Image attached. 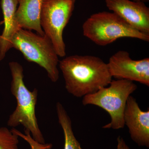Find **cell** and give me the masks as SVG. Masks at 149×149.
Wrapping results in <instances>:
<instances>
[{
  "label": "cell",
  "mask_w": 149,
  "mask_h": 149,
  "mask_svg": "<svg viewBox=\"0 0 149 149\" xmlns=\"http://www.w3.org/2000/svg\"><path fill=\"white\" fill-rule=\"evenodd\" d=\"M83 30L85 37L100 46H106L125 37L149 41V35L134 29L113 12L93 14L83 23Z\"/></svg>",
  "instance_id": "5b68a950"
},
{
  "label": "cell",
  "mask_w": 149,
  "mask_h": 149,
  "mask_svg": "<svg viewBox=\"0 0 149 149\" xmlns=\"http://www.w3.org/2000/svg\"><path fill=\"white\" fill-rule=\"evenodd\" d=\"M19 137L6 127H1L0 149H19Z\"/></svg>",
  "instance_id": "4fadbf2b"
},
{
  "label": "cell",
  "mask_w": 149,
  "mask_h": 149,
  "mask_svg": "<svg viewBox=\"0 0 149 149\" xmlns=\"http://www.w3.org/2000/svg\"><path fill=\"white\" fill-rule=\"evenodd\" d=\"M11 130L13 133L26 141L29 144L31 149H51L52 148L53 145L52 144L45 143H41L35 141V139L32 138L29 130L24 129V134H23L15 128H12Z\"/></svg>",
  "instance_id": "5bb4252c"
},
{
  "label": "cell",
  "mask_w": 149,
  "mask_h": 149,
  "mask_svg": "<svg viewBox=\"0 0 149 149\" xmlns=\"http://www.w3.org/2000/svg\"><path fill=\"white\" fill-rule=\"evenodd\" d=\"M10 46L11 48L21 52L27 61L37 63L45 70L52 82L58 80V56L52 41L45 35L41 36L21 28L13 35Z\"/></svg>",
  "instance_id": "277c9868"
},
{
  "label": "cell",
  "mask_w": 149,
  "mask_h": 149,
  "mask_svg": "<svg viewBox=\"0 0 149 149\" xmlns=\"http://www.w3.org/2000/svg\"><path fill=\"white\" fill-rule=\"evenodd\" d=\"M59 66L66 91L76 97L96 93L112 80L107 63L96 56H69L59 62Z\"/></svg>",
  "instance_id": "6da1fadb"
},
{
  "label": "cell",
  "mask_w": 149,
  "mask_h": 149,
  "mask_svg": "<svg viewBox=\"0 0 149 149\" xmlns=\"http://www.w3.org/2000/svg\"><path fill=\"white\" fill-rule=\"evenodd\" d=\"M107 64L112 77L136 81L149 87V58L135 60L128 52L120 50L111 56Z\"/></svg>",
  "instance_id": "52a82bcc"
},
{
  "label": "cell",
  "mask_w": 149,
  "mask_h": 149,
  "mask_svg": "<svg viewBox=\"0 0 149 149\" xmlns=\"http://www.w3.org/2000/svg\"><path fill=\"white\" fill-rule=\"evenodd\" d=\"M18 4V0H1L4 28L2 34L0 36V61L10 49L11 40L13 35L21 29L15 17Z\"/></svg>",
  "instance_id": "8fae6325"
},
{
  "label": "cell",
  "mask_w": 149,
  "mask_h": 149,
  "mask_svg": "<svg viewBox=\"0 0 149 149\" xmlns=\"http://www.w3.org/2000/svg\"><path fill=\"white\" fill-rule=\"evenodd\" d=\"M137 88L133 81L112 80L107 87L83 97L82 103L84 106L93 105L100 107L109 114L110 122L103 126V128L121 129L125 126L123 116L127 100Z\"/></svg>",
  "instance_id": "3957f363"
},
{
  "label": "cell",
  "mask_w": 149,
  "mask_h": 149,
  "mask_svg": "<svg viewBox=\"0 0 149 149\" xmlns=\"http://www.w3.org/2000/svg\"><path fill=\"white\" fill-rule=\"evenodd\" d=\"M76 0H44L40 22L58 56L66 55L63 34L74 10Z\"/></svg>",
  "instance_id": "8992f818"
},
{
  "label": "cell",
  "mask_w": 149,
  "mask_h": 149,
  "mask_svg": "<svg viewBox=\"0 0 149 149\" xmlns=\"http://www.w3.org/2000/svg\"><path fill=\"white\" fill-rule=\"evenodd\" d=\"M123 119L132 140L140 146L149 148V110H142L136 99L130 95L126 102Z\"/></svg>",
  "instance_id": "9c48e42d"
},
{
  "label": "cell",
  "mask_w": 149,
  "mask_h": 149,
  "mask_svg": "<svg viewBox=\"0 0 149 149\" xmlns=\"http://www.w3.org/2000/svg\"><path fill=\"white\" fill-rule=\"evenodd\" d=\"M131 1L136 2H142L144 3L148 2L149 1V0H131Z\"/></svg>",
  "instance_id": "2e32d148"
},
{
  "label": "cell",
  "mask_w": 149,
  "mask_h": 149,
  "mask_svg": "<svg viewBox=\"0 0 149 149\" xmlns=\"http://www.w3.org/2000/svg\"><path fill=\"white\" fill-rule=\"evenodd\" d=\"M107 8L134 29L149 35V8L131 0H105Z\"/></svg>",
  "instance_id": "ba28073f"
},
{
  "label": "cell",
  "mask_w": 149,
  "mask_h": 149,
  "mask_svg": "<svg viewBox=\"0 0 149 149\" xmlns=\"http://www.w3.org/2000/svg\"><path fill=\"white\" fill-rule=\"evenodd\" d=\"M117 145L116 149H130L122 137L119 136L117 139Z\"/></svg>",
  "instance_id": "9a60e30c"
},
{
  "label": "cell",
  "mask_w": 149,
  "mask_h": 149,
  "mask_svg": "<svg viewBox=\"0 0 149 149\" xmlns=\"http://www.w3.org/2000/svg\"><path fill=\"white\" fill-rule=\"evenodd\" d=\"M12 80L10 91L16 100V108L10 116L7 125L15 128L22 125L24 129L29 130L35 141L45 143L44 136L38 125L35 108L38 98V91L35 88L29 91L24 84L23 68L17 62L9 63Z\"/></svg>",
  "instance_id": "7a4b0ae2"
},
{
  "label": "cell",
  "mask_w": 149,
  "mask_h": 149,
  "mask_svg": "<svg viewBox=\"0 0 149 149\" xmlns=\"http://www.w3.org/2000/svg\"><path fill=\"white\" fill-rule=\"evenodd\" d=\"M19 6L15 13V19L22 29L34 30L44 36L45 32L40 22L41 10L44 0H18Z\"/></svg>",
  "instance_id": "30bf717a"
},
{
  "label": "cell",
  "mask_w": 149,
  "mask_h": 149,
  "mask_svg": "<svg viewBox=\"0 0 149 149\" xmlns=\"http://www.w3.org/2000/svg\"><path fill=\"white\" fill-rule=\"evenodd\" d=\"M56 111L59 123L64 134V149H83L74 136L71 119L64 107L59 102L56 104Z\"/></svg>",
  "instance_id": "7c38bea8"
}]
</instances>
